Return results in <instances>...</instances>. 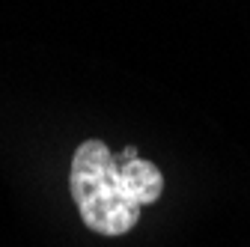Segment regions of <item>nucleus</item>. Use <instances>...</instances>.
Segmentation results:
<instances>
[{"instance_id": "obj_1", "label": "nucleus", "mask_w": 250, "mask_h": 247, "mask_svg": "<svg viewBox=\"0 0 250 247\" xmlns=\"http://www.w3.org/2000/svg\"><path fill=\"white\" fill-rule=\"evenodd\" d=\"M72 200L81 221L99 235H125L140 221L143 206L164 191V176L134 146L113 155L104 140H83L72 155Z\"/></svg>"}]
</instances>
